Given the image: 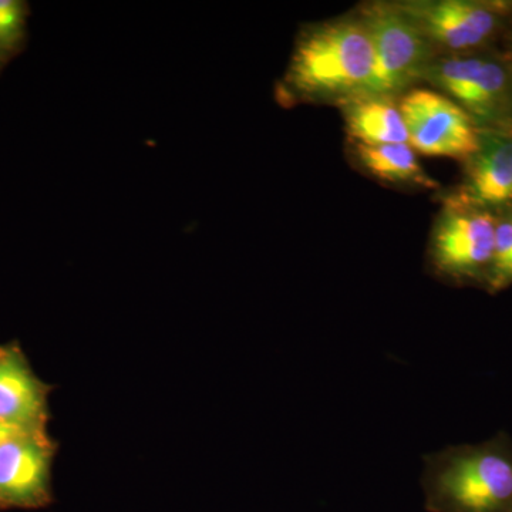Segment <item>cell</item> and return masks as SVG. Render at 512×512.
Masks as SVG:
<instances>
[{"label":"cell","mask_w":512,"mask_h":512,"mask_svg":"<svg viewBox=\"0 0 512 512\" xmlns=\"http://www.w3.org/2000/svg\"><path fill=\"white\" fill-rule=\"evenodd\" d=\"M372 42L360 18L332 20L303 30L279 84L282 103L296 100L345 101L367 96L372 83Z\"/></svg>","instance_id":"cell-1"},{"label":"cell","mask_w":512,"mask_h":512,"mask_svg":"<svg viewBox=\"0 0 512 512\" xmlns=\"http://www.w3.org/2000/svg\"><path fill=\"white\" fill-rule=\"evenodd\" d=\"M421 488L429 512H512V439L498 431L423 457Z\"/></svg>","instance_id":"cell-2"},{"label":"cell","mask_w":512,"mask_h":512,"mask_svg":"<svg viewBox=\"0 0 512 512\" xmlns=\"http://www.w3.org/2000/svg\"><path fill=\"white\" fill-rule=\"evenodd\" d=\"M360 19L372 42L375 66L367 96L393 97L426 72L429 42L400 6H366Z\"/></svg>","instance_id":"cell-3"},{"label":"cell","mask_w":512,"mask_h":512,"mask_svg":"<svg viewBox=\"0 0 512 512\" xmlns=\"http://www.w3.org/2000/svg\"><path fill=\"white\" fill-rule=\"evenodd\" d=\"M495 227L490 212L457 204L447 208L434 227L430 266L454 282H485L493 261Z\"/></svg>","instance_id":"cell-4"},{"label":"cell","mask_w":512,"mask_h":512,"mask_svg":"<svg viewBox=\"0 0 512 512\" xmlns=\"http://www.w3.org/2000/svg\"><path fill=\"white\" fill-rule=\"evenodd\" d=\"M409 144L430 157L470 160L481 144L473 117L456 101L429 89H413L399 103Z\"/></svg>","instance_id":"cell-5"},{"label":"cell","mask_w":512,"mask_h":512,"mask_svg":"<svg viewBox=\"0 0 512 512\" xmlns=\"http://www.w3.org/2000/svg\"><path fill=\"white\" fill-rule=\"evenodd\" d=\"M56 444L46 429L23 431L0 447V510L52 503Z\"/></svg>","instance_id":"cell-6"},{"label":"cell","mask_w":512,"mask_h":512,"mask_svg":"<svg viewBox=\"0 0 512 512\" xmlns=\"http://www.w3.org/2000/svg\"><path fill=\"white\" fill-rule=\"evenodd\" d=\"M427 42L448 50L480 46L497 29L498 8L468 0L412 2L400 6Z\"/></svg>","instance_id":"cell-7"},{"label":"cell","mask_w":512,"mask_h":512,"mask_svg":"<svg viewBox=\"0 0 512 512\" xmlns=\"http://www.w3.org/2000/svg\"><path fill=\"white\" fill-rule=\"evenodd\" d=\"M431 82L470 116L493 117L507 89L503 66L480 57H448L427 67Z\"/></svg>","instance_id":"cell-8"},{"label":"cell","mask_w":512,"mask_h":512,"mask_svg":"<svg viewBox=\"0 0 512 512\" xmlns=\"http://www.w3.org/2000/svg\"><path fill=\"white\" fill-rule=\"evenodd\" d=\"M50 392L19 346H0V423L46 429Z\"/></svg>","instance_id":"cell-9"},{"label":"cell","mask_w":512,"mask_h":512,"mask_svg":"<svg viewBox=\"0 0 512 512\" xmlns=\"http://www.w3.org/2000/svg\"><path fill=\"white\" fill-rule=\"evenodd\" d=\"M512 201V137H481L470 158L464 198L457 204L473 208L495 207Z\"/></svg>","instance_id":"cell-10"},{"label":"cell","mask_w":512,"mask_h":512,"mask_svg":"<svg viewBox=\"0 0 512 512\" xmlns=\"http://www.w3.org/2000/svg\"><path fill=\"white\" fill-rule=\"evenodd\" d=\"M342 107L346 130L355 144H409L402 111L392 97H356Z\"/></svg>","instance_id":"cell-11"},{"label":"cell","mask_w":512,"mask_h":512,"mask_svg":"<svg viewBox=\"0 0 512 512\" xmlns=\"http://www.w3.org/2000/svg\"><path fill=\"white\" fill-rule=\"evenodd\" d=\"M357 158L370 174L396 184L434 187V181L424 173L410 144H355Z\"/></svg>","instance_id":"cell-12"},{"label":"cell","mask_w":512,"mask_h":512,"mask_svg":"<svg viewBox=\"0 0 512 512\" xmlns=\"http://www.w3.org/2000/svg\"><path fill=\"white\" fill-rule=\"evenodd\" d=\"M30 13L26 0H0V76L28 47Z\"/></svg>","instance_id":"cell-13"},{"label":"cell","mask_w":512,"mask_h":512,"mask_svg":"<svg viewBox=\"0 0 512 512\" xmlns=\"http://www.w3.org/2000/svg\"><path fill=\"white\" fill-rule=\"evenodd\" d=\"M512 284V218L497 222L493 261L488 275V289L501 291Z\"/></svg>","instance_id":"cell-14"},{"label":"cell","mask_w":512,"mask_h":512,"mask_svg":"<svg viewBox=\"0 0 512 512\" xmlns=\"http://www.w3.org/2000/svg\"><path fill=\"white\" fill-rule=\"evenodd\" d=\"M28 430L36 429H22V427L12 426V424L0 423V447L8 443L9 440H12L13 437Z\"/></svg>","instance_id":"cell-15"}]
</instances>
